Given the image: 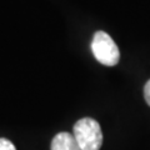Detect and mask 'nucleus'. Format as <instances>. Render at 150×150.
Masks as SVG:
<instances>
[{
	"instance_id": "nucleus-5",
	"label": "nucleus",
	"mask_w": 150,
	"mask_h": 150,
	"mask_svg": "<svg viewBox=\"0 0 150 150\" xmlns=\"http://www.w3.org/2000/svg\"><path fill=\"white\" fill-rule=\"evenodd\" d=\"M144 98H145V101L148 103V105L150 106V80L146 81L144 86Z\"/></svg>"
},
{
	"instance_id": "nucleus-2",
	"label": "nucleus",
	"mask_w": 150,
	"mask_h": 150,
	"mask_svg": "<svg viewBox=\"0 0 150 150\" xmlns=\"http://www.w3.org/2000/svg\"><path fill=\"white\" fill-rule=\"evenodd\" d=\"M91 51L95 59L105 67H115L119 63L120 51L115 41L105 31H96L93 36Z\"/></svg>"
},
{
	"instance_id": "nucleus-1",
	"label": "nucleus",
	"mask_w": 150,
	"mask_h": 150,
	"mask_svg": "<svg viewBox=\"0 0 150 150\" xmlns=\"http://www.w3.org/2000/svg\"><path fill=\"white\" fill-rule=\"evenodd\" d=\"M74 137L81 150H100L103 131L99 123L91 118H83L74 125Z\"/></svg>"
},
{
	"instance_id": "nucleus-4",
	"label": "nucleus",
	"mask_w": 150,
	"mask_h": 150,
	"mask_svg": "<svg viewBox=\"0 0 150 150\" xmlns=\"http://www.w3.org/2000/svg\"><path fill=\"white\" fill-rule=\"evenodd\" d=\"M0 150H16V148L9 139L0 138Z\"/></svg>"
},
{
	"instance_id": "nucleus-3",
	"label": "nucleus",
	"mask_w": 150,
	"mask_h": 150,
	"mask_svg": "<svg viewBox=\"0 0 150 150\" xmlns=\"http://www.w3.org/2000/svg\"><path fill=\"white\" fill-rule=\"evenodd\" d=\"M51 150H81L76 139L70 133H59L56 134L51 142Z\"/></svg>"
}]
</instances>
